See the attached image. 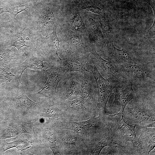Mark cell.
I'll use <instances>...</instances> for the list:
<instances>
[{
  "label": "cell",
  "mask_w": 155,
  "mask_h": 155,
  "mask_svg": "<svg viewBox=\"0 0 155 155\" xmlns=\"http://www.w3.org/2000/svg\"><path fill=\"white\" fill-rule=\"evenodd\" d=\"M28 7V6L24 5L5 7L6 12L10 14L11 17L14 20L15 19L18 13L24 11H26V9Z\"/></svg>",
  "instance_id": "ac0fdd59"
},
{
  "label": "cell",
  "mask_w": 155,
  "mask_h": 155,
  "mask_svg": "<svg viewBox=\"0 0 155 155\" xmlns=\"http://www.w3.org/2000/svg\"><path fill=\"white\" fill-rule=\"evenodd\" d=\"M4 12H6L5 7L0 8V14Z\"/></svg>",
  "instance_id": "4316f807"
},
{
  "label": "cell",
  "mask_w": 155,
  "mask_h": 155,
  "mask_svg": "<svg viewBox=\"0 0 155 155\" xmlns=\"http://www.w3.org/2000/svg\"><path fill=\"white\" fill-rule=\"evenodd\" d=\"M45 60L42 58H35L27 57L25 61L22 62L19 66V69L21 70V72L18 79L19 80L18 86L23 84L21 81V78L24 70L27 68H30L35 70H40L44 71H47L44 69V66L43 64Z\"/></svg>",
  "instance_id": "2e32d148"
},
{
  "label": "cell",
  "mask_w": 155,
  "mask_h": 155,
  "mask_svg": "<svg viewBox=\"0 0 155 155\" xmlns=\"http://www.w3.org/2000/svg\"><path fill=\"white\" fill-rule=\"evenodd\" d=\"M86 67L92 73L97 86L98 99L96 109L99 115H106V108L109 98L112 94L115 86L119 82L108 78L104 79L99 72L91 57L86 63Z\"/></svg>",
  "instance_id": "7a4b0ae2"
},
{
  "label": "cell",
  "mask_w": 155,
  "mask_h": 155,
  "mask_svg": "<svg viewBox=\"0 0 155 155\" xmlns=\"http://www.w3.org/2000/svg\"><path fill=\"white\" fill-rule=\"evenodd\" d=\"M113 145L112 146H109L108 148L106 153H105L106 155H119V154H128L129 153L127 152L125 150V148L122 147L119 148L117 146Z\"/></svg>",
  "instance_id": "ffe728a7"
},
{
  "label": "cell",
  "mask_w": 155,
  "mask_h": 155,
  "mask_svg": "<svg viewBox=\"0 0 155 155\" xmlns=\"http://www.w3.org/2000/svg\"><path fill=\"white\" fill-rule=\"evenodd\" d=\"M49 146L54 155H61L57 147L56 143L50 144L49 145Z\"/></svg>",
  "instance_id": "484cf974"
},
{
  "label": "cell",
  "mask_w": 155,
  "mask_h": 155,
  "mask_svg": "<svg viewBox=\"0 0 155 155\" xmlns=\"http://www.w3.org/2000/svg\"><path fill=\"white\" fill-rule=\"evenodd\" d=\"M23 30L14 35L11 43V46L16 47L19 52L20 49L24 46L29 47L26 45V42L22 38V32Z\"/></svg>",
  "instance_id": "d6986e66"
},
{
  "label": "cell",
  "mask_w": 155,
  "mask_h": 155,
  "mask_svg": "<svg viewBox=\"0 0 155 155\" xmlns=\"http://www.w3.org/2000/svg\"><path fill=\"white\" fill-rule=\"evenodd\" d=\"M58 104L62 115L70 121L88 118L92 110H93L86 106L84 99L79 95L73 96Z\"/></svg>",
  "instance_id": "277c9868"
},
{
  "label": "cell",
  "mask_w": 155,
  "mask_h": 155,
  "mask_svg": "<svg viewBox=\"0 0 155 155\" xmlns=\"http://www.w3.org/2000/svg\"><path fill=\"white\" fill-rule=\"evenodd\" d=\"M56 28V27H54L53 31L50 36V53L51 55L52 65L58 66L62 62V59L60 57L58 54L59 51L60 41L57 36Z\"/></svg>",
  "instance_id": "9a60e30c"
},
{
  "label": "cell",
  "mask_w": 155,
  "mask_h": 155,
  "mask_svg": "<svg viewBox=\"0 0 155 155\" xmlns=\"http://www.w3.org/2000/svg\"><path fill=\"white\" fill-rule=\"evenodd\" d=\"M82 73L79 71L67 72L58 84L56 97L58 103L75 95H79Z\"/></svg>",
  "instance_id": "5b68a950"
},
{
  "label": "cell",
  "mask_w": 155,
  "mask_h": 155,
  "mask_svg": "<svg viewBox=\"0 0 155 155\" xmlns=\"http://www.w3.org/2000/svg\"><path fill=\"white\" fill-rule=\"evenodd\" d=\"M89 52L93 55L94 57L92 59L93 62L99 67L103 75H106L109 79L118 82L126 81L119 72L115 63L103 59L98 53L92 45L89 48Z\"/></svg>",
  "instance_id": "8fae6325"
},
{
  "label": "cell",
  "mask_w": 155,
  "mask_h": 155,
  "mask_svg": "<svg viewBox=\"0 0 155 155\" xmlns=\"http://www.w3.org/2000/svg\"><path fill=\"white\" fill-rule=\"evenodd\" d=\"M125 80L133 86H143L155 82L154 63L143 61L115 63Z\"/></svg>",
  "instance_id": "6da1fadb"
},
{
  "label": "cell",
  "mask_w": 155,
  "mask_h": 155,
  "mask_svg": "<svg viewBox=\"0 0 155 155\" xmlns=\"http://www.w3.org/2000/svg\"><path fill=\"white\" fill-rule=\"evenodd\" d=\"M79 95L84 99L86 106L92 110L96 109L98 94L96 81L90 71L82 73Z\"/></svg>",
  "instance_id": "8992f818"
},
{
  "label": "cell",
  "mask_w": 155,
  "mask_h": 155,
  "mask_svg": "<svg viewBox=\"0 0 155 155\" xmlns=\"http://www.w3.org/2000/svg\"><path fill=\"white\" fill-rule=\"evenodd\" d=\"M82 8L98 14H100L102 12V10L100 7L92 4L84 5L83 7Z\"/></svg>",
  "instance_id": "d4e9b609"
},
{
  "label": "cell",
  "mask_w": 155,
  "mask_h": 155,
  "mask_svg": "<svg viewBox=\"0 0 155 155\" xmlns=\"http://www.w3.org/2000/svg\"><path fill=\"white\" fill-rule=\"evenodd\" d=\"M6 142L4 147V151L13 147H16L18 150L23 151L30 147L32 142L27 139L21 140L10 143Z\"/></svg>",
  "instance_id": "e0dca14e"
},
{
  "label": "cell",
  "mask_w": 155,
  "mask_h": 155,
  "mask_svg": "<svg viewBox=\"0 0 155 155\" xmlns=\"http://www.w3.org/2000/svg\"><path fill=\"white\" fill-rule=\"evenodd\" d=\"M115 144L125 148H126L127 143L124 141L117 128V119L99 141L89 147L87 154L99 155L104 147Z\"/></svg>",
  "instance_id": "52a82bcc"
},
{
  "label": "cell",
  "mask_w": 155,
  "mask_h": 155,
  "mask_svg": "<svg viewBox=\"0 0 155 155\" xmlns=\"http://www.w3.org/2000/svg\"><path fill=\"white\" fill-rule=\"evenodd\" d=\"M90 27L94 32L99 38L100 44H103L101 34H100L99 25L96 21L92 18H90L88 20Z\"/></svg>",
  "instance_id": "603a6c76"
},
{
  "label": "cell",
  "mask_w": 155,
  "mask_h": 155,
  "mask_svg": "<svg viewBox=\"0 0 155 155\" xmlns=\"http://www.w3.org/2000/svg\"><path fill=\"white\" fill-rule=\"evenodd\" d=\"M73 26L77 29L81 28L83 25V21L80 12L75 13L71 20Z\"/></svg>",
  "instance_id": "7402d4cb"
},
{
  "label": "cell",
  "mask_w": 155,
  "mask_h": 155,
  "mask_svg": "<svg viewBox=\"0 0 155 155\" xmlns=\"http://www.w3.org/2000/svg\"><path fill=\"white\" fill-rule=\"evenodd\" d=\"M133 85L129 82L124 81L117 83L115 86L113 90L112 94L115 96L112 106L117 100H119L121 103V111L116 114L109 115L111 117L119 114H123L125 108L129 102L135 98L137 94L133 89Z\"/></svg>",
  "instance_id": "30bf717a"
},
{
  "label": "cell",
  "mask_w": 155,
  "mask_h": 155,
  "mask_svg": "<svg viewBox=\"0 0 155 155\" xmlns=\"http://www.w3.org/2000/svg\"><path fill=\"white\" fill-rule=\"evenodd\" d=\"M125 109L126 112L132 115L133 121L138 126L155 122L154 102H152L137 95L135 98L129 102Z\"/></svg>",
  "instance_id": "3957f363"
},
{
  "label": "cell",
  "mask_w": 155,
  "mask_h": 155,
  "mask_svg": "<svg viewBox=\"0 0 155 155\" xmlns=\"http://www.w3.org/2000/svg\"><path fill=\"white\" fill-rule=\"evenodd\" d=\"M121 119L118 120L117 117V127L120 131L123 139L127 143L128 141L132 142L135 146L137 151L140 154L142 153L141 143L137 138L135 132L136 125L133 126L129 125L124 120L123 114Z\"/></svg>",
  "instance_id": "4fadbf2b"
},
{
  "label": "cell",
  "mask_w": 155,
  "mask_h": 155,
  "mask_svg": "<svg viewBox=\"0 0 155 155\" xmlns=\"http://www.w3.org/2000/svg\"><path fill=\"white\" fill-rule=\"evenodd\" d=\"M46 71L48 79L42 89L38 92L31 94L32 97H45L52 98L55 97L59 82L67 72L58 66L50 65Z\"/></svg>",
  "instance_id": "ba28073f"
},
{
  "label": "cell",
  "mask_w": 155,
  "mask_h": 155,
  "mask_svg": "<svg viewBox=\"0 0 155 155\" xmlns=\"http://www.w3.org/2000/svg\"><path fill=\"white\" fill-rule=\"evenodd\" d=\"M84 52H74L67 53L59 67L65 69L67 72L79 71L83 73L88 71L86 69V63L90 57Z\"/></svg>",
  "instance_id": "9c48e42d"
},
{
  "label": "cell",
  "mask_w": 155,
  "mask_h": 155,
  "mask_svg": "<svg viewBox=\"0 0 155 155\" xmlns=\"http://www.w3.org/2000/svg\"><path fill=\"white\" fill-rule=\"evenodd\" d=\"M105 50V57L115 63L137 62L140 60L134 57L128 51L123 49H120L116 47L113 40L105 43L103 45Z\"/></svg>",
  "instance_id": "7c38bea8"
},
{
  "label": "cell",
  "mask_w": 155,
  "mask_h": 155,
  "mask_svg": "<svg viewBox=\"0 0 155 155\" xmlns=\"http://www.w3.org/2000/svg\"><path fill=\"white\" fill-rule=\"evenodd\" d=\"M138 128L141 130V134L138 138L141 144L142 154H149L155 147V127Z\"/></svg>",
  "instance_id": "5bb4252c"
},
{
  "label": "cell",
  "mask_w": 155,
  "mask_h": 155,
  "mask_svg": "<svg viewBox=\"0 0 155 155\" xmlns=\"http://www.w3.org/2000/svg\"><path fill=\"white\" fill-rule=\"evenodd\" d=\"M100 27L103 33L106 35L111 34V29L110 24L108 20L102 18L100 20Z\"/></svg>",
  "instance_id": "cb8c5ba5"
},
{
  "label": "cell",
  "mask_w": 155,
  "mask_h": 155,
  "mask_svg": "<svg viewBox=\"0 0 155 155\" xmlns=\"http://www.w3.org/2000/svg\"><path fill=\"white\" fill-rule=\"evenodd\" d=\"M16 100L17 104L21 106L30 107L36 104L35 102L24 95L17 98Z\"/></svg>",
  "instance_id": "44dd1931"
}]
</instances>
